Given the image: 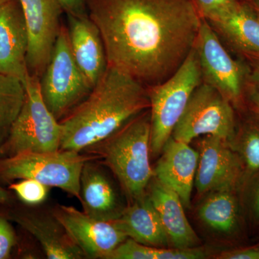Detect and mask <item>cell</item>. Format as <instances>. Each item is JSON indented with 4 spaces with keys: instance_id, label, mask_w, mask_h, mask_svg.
Here are the masks:
<instances>
[{
    "instance_id": "obj_1",
    "label": "cell",
    "mask_w": 259,
    "mask_h": 259,
    "mask_svg": "<svg viewBox=\"0 0 259 259\" xmlns=\"http://www.w3.org/2000/svg\"><path fill=\"white\" fill-rule=\"evenodd\" d=\"M86 10L108 66L155 84L185 60L203 19L194 0H86Z\"/></svg>"
},
{
    "instance_id": "obj_2",
    "label": "cell",
    "mask_w": 259,
    "mask_h": 259,
    "mask_svg": "<svg viewBox=\"0 0 259 259\" xmlns=\"http://www.w3.org/2000/svg\"><path fill=\"white\" fill-rule=\"evenodd\" d=\"M150 107L144 83L113 66L86 99L60 121V149L83 152Z\"/></svg>"
},
{
    "instance_id": "obj_3",
    "label": "cell",
    "mask_w": 259,
    "mask_h": 259,
    "mask_svg": "<svg viewBox=\"0 0 259 259\" xmlns=\"http://www.w3.org/2000/svg\"><path fill=\"white\" fill-rule=\"evenodd\" d=\"M103 160L120 182L130 204L146 194L154 171L150 163L151 119L144 112L101 142L87 148Z\"/></svg>"
},
{
    "instance_id": "obj_4",
    "label": "cell",
    "mask_w": 259,
    "mask_h": 259,
    "mask_svg": "<svg viewBox=\"0 0 259 259\" xmlns=\"http://www.w3.org/2000/svg\"><path fill=\"white\" fill-rule=\"evenodd\" d=\"M100 159L94 153L59 151L23 152L0 158V182L33 180L80 199V177L84 163Z\"/></svg>"
},
{
    "instance_id": "obj_5",
    "label": "cell",
    "mask_w": 259,
    "mask_h": 259,
    "mask_svg": "<svg viewBox=\"0 0 259 259\" xmlns=\"http://www.w3.org/2000/svg\"><path fill=\"white\" fill-rule=\"evenodd\" d=\"M198 59L192 49L180 67L163 82L150 91L151 154L153 157L163 151L185 112L191 95L202 83Z\"/></svg>"
},
{
    "instance_id": "obj_6",
    "label": "cell",
    "mask_w": 259,
    "mask_h": 259,
    "mask_svg": "<svg viewBox=\"0 0 259 259\" xmlns=\"http://www.w3.org/2000/svg\"><path fill=\"white\" fill-rule=\"evenodd\" d=\"M25 98L0 155L23 152H53L60 149L62 127L42 100L39 77L29 75L24 83Z\"/></svg>"
},
{
    "instance_id": "obj_7",
    "label": "cell",
    "mask_w": 259,
    "mask_h": 259,
    "mask_svg": "<svg viewBox=\"0 0 259 259\" xmlns=\"http://www.w3.org/2000/svg\"><path fill=\"white\" fill-rule=\"evenodd\" d=\"M40 93L53 115L61 121L93 90L75 61L70 48L67 28L62 25L52 55L39 79Z\"/></svg>"
},
{
    "instance_id": "obj_8",
    "label": "cell",
    "mask_w": 259,
    "mask_h": 259,
    "mask_svg": "<svg viewBox=\"0 0 259 259\" xmlns=\"http://www.w3.org/2000/svg\"><path fill=\"white\" fill-rule=\"evenodd\" d=\"M235 122L231 102L204 82L191 95L171 137L187 144L200 136H217L228 142L234 137Z\"/></svg>"
},
{
    "instance_id": "obj_9",
    "label": "cell",
    "mask_w": 259,
    "mask_h": 259,
    "mask_svg": "<svg viewBox=\"0 0 259 259\" xmlns=\"http://www.w3.org/2000/svg\"><path fill=\"white\" fill-rule=\"evenodd\" d=\"M194 49L204 83L218 90L231 103H239L247 82V65L231 57L205 19L201 22Z\"/></svg>"
},
{
    "instance_id": "obj_10",
    "label": "cell",
    "mask_w": 259,
    "mask_h": 259,
    "mask_svg": "<svg viewBox=\"0 0 259 259\" xmlns=\"http://www.w3.org/2000/svg\"><path fill=\"white\" fill-rule=\"evenodd\" d=\"M23 9L29 44V74L40 79L47 68L60 32L64 13L57 0H19Z\"/></svg>"
},
{
    "instance_id": "obj_11",
    "label": "cell",
    "mask_w": 259,
    "mask_h": 259,
    "mask_svg": "<svg viewBox=\"0 0 259 259\" xmlns=\"http://www.w3.org/2000/svg\"><path fill=\"white\" fill-rule=\"evenodd\" d=\"M51 213L86 258L107 259L127 238L112 221L94 219L76 207L58 204Z\"/></svg>"
},
{
    "instance_id": "obj_12",
    "label": "cell",
    "mask_w": 259,
    "mask_h": 259,
    "mask_svg": "<svg viewBox=\"0 0 259 259\" xmlns=\"http://www.w3.org/2000/svg\"><path fill=\"white\" fill-rule=\"evenodd\" d=\"M227 141L206 136L200 142L195 183L199 194L232 190L239 178L241 162Z\"/></svg>"
},
{
    "instance_id": "obj_13",
    "label": "cell",
    "mask_w": 259,
    "mask_h": 259,
    "mask_svg": "<svg viewBox=\"0 0 259 259\" xmlns=\"http://www.w3.org/2000/svg\"><path fill=\"white\" fill-rule=\"evenodd\" d=\"M29 37L26 22L19 0H9L0 7V74L25 82Z\"/></svg>"
},
{
    "instance_id": "obj_14",
    "label": "cell",
    "mask_w": 259,
    "mask_h": 259,
    "mask_svg": "<svg viewBox=\"0 0 259 259\" xmlns=\"http://www.w3.org/2000/svg\"><path fill=\"white\" fill-rule=\"evenodd\" d=\"M67 20L66 28L71 52L76 64L94 88L108 66L100 30L88 13L67 15Z\"/></svg>"
},
{
    "instance_id": "obj_15",
    "label": "cell",
    "mask_w": 259,
    "mask_h": 259,
    "mask_svg": "<svg viewBox=\"0 0 259 259\" xmlns=\"http://www.w3.org/2000/svg\"><path fill=\"white\" fill-rule=\"evenodd\" d=\"M154 177L174 191L186 207H190L191 195L198 166L199 153L190 144L171 137L162 151Z\"/></svg>"
},
{
    "instance_id": "obj_16",
    "label": "cell",
    "mask_w": 259,
    "mask_h": 259,
    "mask_svg": "<svg viewBox=\"0 0 259 259\" xmlns=\"http://www.w3.org/2000/svg\"><path fill=\"white\" fill-rule=\"evenodd\" d=\"M209 22L233 51L247 61L259 60V11L253 2L241 0Z\"/></svg>"
},
{
    "instance_id": "obj_17",
    "label": "cell",
    "mask_w": 259,
    "mask_h": 259,
    "mask_svg": "<svg viewBox=\"0 0 259 259\" xmlns=\"http://www.w3.org/2000/svg\"><path fill=\"white\" fill-rule=\"evenodd\" d=\"M97 158L84 163L80 177V199L83 212L90 217L111 222L125 208L119 202L113 185Z\"/></svg>"
},
{
    "instance_id": "obj_18",
    "label": "cell",
    "mask_w": 259,
    "mask_h": 259,
    "mask_svg": "<svg viewBox=\"0 0 259 259\" xmlns=\"http://www.w3.org/2000/svg\"><path fill=\"white\" fill-rule=\"evenodd\" d=\"M11 218L38 241L48 258L86 257L52 213L15 212Z\"/></svg>"
},
{
    "instance_id": "obj_19",
    "label": "cell",
    "mask_w": 259,
    "mask_h": 259,
    "mask_svg": "<svg viewBox=\"0 0 259 259\" xmlns=\"http://www.w3.org/2000/svg\"><path fill=\"white\" fill-rule=\"evenodd\" d=\"M148 194L170 243L177 248L196 247L199 240L185 213L182 201L174 191L152 179Z\"/></svg>"
},
{
    "instance_id": "obj_20",
    "label": "cell",
    "mask_w": 259,
    "mask_h": 259,
    "mask_svg": "<svg viewBox=\"0 0 259 259\" xmlns=\"http://www.w3.org/2000/svg\"><path fill=\"white\" fill-rule=\"evenodd\" d=\"M112 222L127 238L141 244L166 248L170 243L148 194L130 204Z\"/></svg>"
},
{
    "instance_id": "obj_21",
    "label": "cell",
    "mask_w": 259,
    "mask_h": 259,
    "mask_svg": "<svg viewBox=\"0 0 259 259\" xmlns=\"http://www.w3.org/2000/svg\"><path fill=\"white\" fill-rule=\"evenodd\" d=\"M199 216L214 231H233L238 222V204L231 190L213 192L199 208Z\"/></svg>"
},
{
    "instance_id": "obj_22",
    "label": "cell",
    "mask_w": 259,
    "mask_h": 259,
    "mask_svg": "<svg viewBox=\"0 0 259 259\" xmlns=\"http://www.w3.org/2000/svg\"><path fill=\"white\" fill-rule=\"evenodd\" d=\"M25 98L21 80L0 74V148L9 136Z\"/></svg>"
},
{
    "instance_id": "obj_23",
    "label": "cell",
    "mask_w": 259,
    "mask_h": 259,
    "mask_svg": "<svg viewBox=\"0 0 259 259\" xmlns=\"http://www.w3.org/2000/svg\"><path fill=\"white\" fill-rule=\"evenodd\" d=\"M189 256L190 253L185 248L148 246L127 238L107 259H187Z\"/></svg>"
},
{
    "instance_id": "obj_24",
    "label": "cell",
    "mask_w": 259,
    "mask_h": 259,
    "mask_svg": "<svg viewBox=\"0 0 259 259\" xmlns=\"http://www.w3.org/2000/svg\"><path fill=\"white\" fill-rule=\"evenodd\" d=\"M241 153L247 168L250 171L259 169V122L247 125L242 133Z\"/></svg>"
},
{
    "instance_id": "obj_25",
    "label": "cell",
    "mask_w": 259,
    "mask_h": 259,
    "mask_svg": "<svg viewBox=\"0 0 259 259\" xmlns=\"http://www.w3.org/2000/svg\"><path fill=\"white\" fill-rule=\"evenodd\" d=\"M20 200L25 204L35 205L44 202L47 198L49 187L33 180H20L9 186Z\"/></svg>"
},
{
    "instance_id": "obj_26",
    "label": "cell",
    "mask_w": 259,
    "mask_h": 259,
    "mask_svg": "<svg viewBox=\"0 0 259 259\" xmlns=\"http://www.w3.org/2000/svg\"><path fill=\"white\" fill-rule=\"evenodd\" d=\"M241 0H194L202 18L212 21L236 6Z\"/></svg>"
},
{
    "instance_id": "obj_27",
    "label": "cell",
    "mask_w": 259,
    "mask_h": 259,
    "mask_svg": "<svg viewBox=\"0 0 259 259\" xmlns=\"http://www.w3.org/2000/svg\"><path fill=\"white\" fill-rule=\"evenodd\" d=\"M15 243L14 229L6 218L0 217V259L10 258Z\"/></svg>"
},
{
    "instance_id": "obj_28",
    "label": "cell",
    "mask_w": 259,
    "mask_h": 259,
    "mask_svg": "<svg viewBox=\"0 0 259 259\" xmlns=\"http://www.w3.org/2000/svg\"><path fill=\"white\" fill-rule=\"evenodd\" d=\"M218 258L223 259H259V245L223 252L220 254Z\"/></svg>"
},
{
    "instance_id": "obj_29",
    "label": "cell",
    "mask_w": 259,
    "mask_h": 259,
    "mask_svg": "<svg viewBox=\"0 0 259 259\" xmlns=\"http://www.w3.org/2000/svg\"><path fill=\"white\" fill-rule=\"evenodd\" d=\"M66 15H81L87 13L86 0H57Z\"/></svg>"
},
{
    "instance_id": "obj_30",
    "label": "cell",
    "mask_w": 259,
    "mask_h": 259,
    "mask_svg": "<svg viewBox=\"0 0 259 259\" xmlns=\"http://www.w3.org/2000/svg\"><path fill=\"white\" fill-rule=\"evenodd\" d=\"M244 95H246L248 101L259 117V90L250 84L248 81L245 84Z\"/></svg>"
},
{
    "instance_id": "obj_31",
    "label": "cell",
    "mask_w": 259,
    "mask_h": 259,
    "mask_svg": "<svg viewBox=\"0 0 259 259\" xmlns=\"http://www.w3.org/2000/svg\"><path fill=\"white\" fill-rule=\"evenodd\" d=\"M247 81L259 90V60H248Z\"/></svg>"
},
{
    "instance_id": "obj_32",
    "label": "cell",
    "mask_w": 259,
    "mask_h": 259,
    "mask_svg": "<svg viewBox=\"0 0 259 259\" xmlns=\"http://www.w3.org/2000/svg\"><path fill=\"white\" fill-rule=\"evenodd\" d=\"M252 210L253 214L257 220H259V180L253 193V200H252Z\"/></svg>"
},
{
    "instance_id": "obj_33",
    "label": "cell",
    "mask_w": 259,
    "mask_h": 259,
    "mask_svg": "<svg viewBox=\"0 0 259 259\" xmlns=\"http://www.w3.org/2000/svg\"><path fill=\"white\" fill-rule=\"evenodd\" d=\"M10 196L8 192L0 187V203H5L9 200Z\"/></svg>"
},
{
    "instance_id": "obj_34",
    "label": "cell",
    "mask_w": 259,
    "mask_h": 259,
    "mask_svg": "<svg viewBox=\"0 0 259 259\" xmlns=\"http://www.w3.org/2000/svg\"><path fill=\"white\" fill-rule=\"evenodd\" d=\"M9 0H0V7L3 6L5 3H8Z\"/></svg>"
},
{
    "instance_id": "obj_35",
    "label": "cell",
    "mask_w": 259,
    "mask_h": 259,
    "mask_svg": "<svg viewBox=\"0 0 259 259\" xmlns=\"http://www.w3.org/2000/svg\"><path fill=\"white\" fill-rule=\"evenodd\" d=\"M253 3H254L255 7H256L257 9H258L259 11V1L253 2Z\"/></svg>"
},
{
    "instance_id": "obj_36",
    "label": "cell",
    "mask_w": 259,
    "mask_h": 259,
    "mask_svg": "<svg viewBox=\"0 0 259 259\" xmlns=\"http://www.w3.org/2000/svg\"><path fill=\"white\" fill-rule=\"evenodd\" d=\"M248 1H250V2H256V1H259V0H248Z\"/></svg>"
}]
</instances>
